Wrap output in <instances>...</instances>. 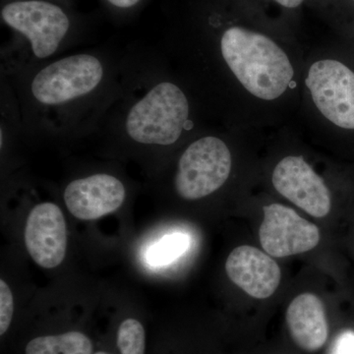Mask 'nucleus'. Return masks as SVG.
<instances>
[{
  "instance_id": "obj_1",
  "label": "nucleus",
  "mask_w": 354,
  "mask_h": 354,
  "mask_svg": "<svg viewBox=\"0 0 354 354\" xmlns=\"http://www.w3.org/2000/svg\"><path fill=\"white\" fill-rule=\"evenodd\" d=\"M1 78L15 97L23 135L78 138L97 133L120 95L122 53H72Z\"/></svg>"
},
{
  "instance_id": "obj_2",
  "label": "nucleus",
  "mask_w": 354,
  "mask_h": 354,
  "mask_svg": "<svg viewBox=\"0 0 354 354\" xmlns=\"http://www.w3.org/2000/svg\"><path fill=\"white\" fill-rule=\"evenodd\" d=\"M189 97L155 51L122 53L120 94L97 133L145 152L176 146L193 128Z\"/></svg>"
},
{
  "instance_id": "obj_3",
  "label": "nucleus",
  "mask_w": 354,
  "mask_h": 354,
  "mask_svg": "<svg viewBox=\"0 0 354 354\" xmlns=\"http://www.w3.org/2000/svg\"><path fill=\"white\" fill-rule=\"evenodd\" d=\"M2 22L14 32L1 48V77L11 78L59 57L73 39L68 11L51 0H11L1 8Z\"/></svg>"
},
{
  "instance_id": "obj_4",
  "label": "nucleus",
  "mask_w": 354,
  "mask_h": 354,
  "mask_svg": "<svg viewBox=\"0 0 354 354\" xmlns=\"http://www.w3.org/2000/svg\"><path fill=\"white\" fill-rule=\"evenodd\" d=\"M218 55L244 88L264 101L285 94L295 69L283 48L269 37L234 26L221 34Z\"/></svg>"
},
{
  "instance_id": "obj_5",
  "label": "nucleus",
  "mask_w": 354,
  "mask_h": 354,
  "mask_svg": "<svg viewBox=\"0 0 354 354\" xmlns=\"http://www.w3.org/2000/svg\"><path fill=\"white\" fill-rule=\"evenodd\" d=\"M232 167V153L220 137L205 135L193 140L177 162L176 194L186 201L208 197L225 185Z\"/></svg>"
},
{
  "instance_id": "obj_6",
  "label": "nucleus",
  "mask_w": 354,
  "mask_h": 354,
  "mask_svg": "<svg viewBox=\"0 0 354 354\" xmlns=\"http://www.w3.org/2000/svg\"><path fill=\"white\" fill-rule=\"evenodd\" d=\"M312 100L321 113L344 129H354V72L337 60L312 64L306 78Z\"/></svg>"
},
{
  "instance_id": "obj_7",
  "label": "nucleus",
  "mask_w": 354,
  "mask_h": 354,
  "mask_svg": "<svg viewBox=\"0 0 354 354\" xmlns=\"http://www.w3.org/2000/svg\"><path fill=\"white\" fill-rule=\"evenodd\" d=\"M264 220L259 230L261 245L276 258L308 252L320 241V232L314 223L301 218L295 209L281 204L265 206Z\"/></svg>"
},
{
  "instance_id": "obj_8",
  "label": "nucleus",
  "mask_w": 354,
  "mask_h": 354,
  "mask_svg": "<svg viewBox=\"0 0 354 354\" xmlns=\"http://www.w3.org/2000/svg\"><path fill=\"white\" fill-rule=\"evenodd\" d=\"M272 181L279 194L310 216L321 218L329 215L332 207L329 188L304 158H283L274 167Z\"/></svg>"
},
{
  "instance_id": "obj_9",
  "label": "nucleus",
  "mask_w": 354,
  "mask_h": 354,
  "mask_svg": "<svg viewBox=\"0 0 354 354\" xmlns=\"http://www.w3.org/2000/svg\"><path fill=\"white\" fill-rule=\"evenodd\" d=\"M122 180L106 172L74 179L64 192L70 213L82 221H94L114 213L127 199Z\"/></svg>"
},
{
  "instance_id": "obj_10",
  "label": "nucleus",
  "mask_w": 354,
  "mask_h": 354,
  "mask_svg": "<svg viewBox=\"0 0 354 354\" xmlns=\"http://www.w3.org/2000/svg\"><path fill=\"white\" fill-rule=\"evenodd\" d=\"M25 244L32 259L44 269H53L64 260L67 227L64 213L55 203L36 205L28 216Z\"/></svg>"
},
{
  "instance_id": "obj_11",
  "label": "nucleus",
  "mask_w": 354,
  "mask_h": 354,
  "mask_svg": "<svg viewBox=\"0 0 354 354\" xmlns=\"http://www.w3.org/2000/svg\"><path fill=\"white\" fill-rule=\"evenodd\" d=\"M225 271L234 285L257 299L271 297L281 283L278 263L253 246L234 249L227 257Z\"/></svg>"
},
{
  "instance_id": "obj_12",
  "label": "nucleus",
  "mask_w": 354,
  "mask_h": 354,
  "mask_svg": "<svg viewBox=\"0 0 354 354\" xmlns=\"http://www.w3.org/2000/svg\"><path fill=\"white\" fill-rule=\"evenodd\" d=\"M286 324L291 337L300 348L316 351L322 348L329 335L322 300L313 293L298 295L288 305Z\"/></svg>"
},
{
  "instance_id": "obj_13",
  "label": "nucleus",
  "mask_w": 354,
  "mask_h": 354,
  "mask_svg": "<svg viewBox=\"0 0 354 354\" xmlns=\"http://www.w3.org/2000/svg\"><path fill=\"white\" fill-rule=\"evenodd\" d=\"M26 354H93V344L82 333L68 332L32 339Z\"/></svg>"
},
{
  "instance_id": "obj_14",
  "label": "nucleus",
  "mask_w": 354,
  "mask_h": 354,
  "mask_svg": "<svg viewBox=\"0 0 354 354\" xmlns=\"http://www.w3.org/2000/svg\"><path fill=\"white\" fill-rule=\"evenodd\" d=\"M188 246L183 234L167 235L149 249L147 261L153 266L167 265L181 255Z\"/></svg>"
},
{
  "instance_id": "obj_15",
  "label": "nucleus",
  "mask_w": 354,
  "mask_h": 354,
  "mask_svg": "<svg viewBox=\"0 0 354 354\" xmlns=\"http://www.w3.org/2000/svg\"><path fill=\"white\" fill-rule=\"evenodd\" d=\"M118 346L121 354H145L146 335L143 325L135 319H127L118 332Z\"/></svg>"
},
{
  "instance_id": "obj_16",
  "label": "nucleus",
  "mask_w": 354,
  "mask_h": 354,
  "mask_svg": "<svg viewBox=\"0 0 354 354\" xmlns=\"http://www.w3.org/2000/svg\"><path fill=\"white\" fill-rule=\"evenodd\" d=\"M13 316V297L8 285L0 281V335H4L10 327Z\"/></svg>"
},
{
  "instance_id": "obj_17",
  "label": "nucleus",
  "mask_w": 354,
  "mask_h": 354,
  "mask_svg": "<svg viewBox=\"0 0 354 354\" xmlns=\"http://www.w3.org/2000/svg\"><path fill=\"white\" fill-rule=\"evenodd\" d=\"M330 354H354V333H342L335 342Z\"/></svg>"
},
{
  "instance_id": "obj_18",
  "label": "nucleus",
  "mask_w": 354,
  "mask_h": 354,
  "mask_svg": "<svg viewBox=\"0 0 354 354\" xmlns=\"http://www.w3.org/2000/svg\"><path fill=\"white\" fill-rule=\"evenodd\" d=\"M104 1L114 9L127 11L138 6L141 3L142 0H104Z\"/></svg>"
},
{
  "instance_id": "obj_19",
  "label": "nucleus",
  "mask_w": 354,
  "mask_h": 354,
  "mask_svg": "<svg viewBox=\"0 0 354 354\" xmlns=\"http://www.w3.org/2000/svg\"><path fill=\"white\" fill-rule=\"evenodd\" d=\"M278 2L281 6L286 7V8H297V7L301 6L304 0H274Z\"/></svg>"
},
{
  "instance_id": "obj_20",
  "label": "nucleus",
  "mask_w": 354,
  "mask_h": 354,
  "mask_svg": "<svg viewBox=\"0 0 354 354\" xmlns=\"http://www.w3.org/2000/svg\"><path fill=\"white\" fill-rule=\"evenodd\" d=\"M95 354H109V353H104V351H99V353H97Z\"/></svg>"
}]
</instances>
